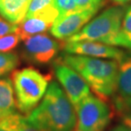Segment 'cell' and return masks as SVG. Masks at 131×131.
<instances>
[{
	"label": "cell",
	"instance_id": "cell-1",
	"mask_svg": "<svg viewBox=\"0 0 131 131\" xmlns=\"http://www.w3.org/2000/svg\"><path fill=\"white\" fill-rule=\"evenodd\" d=\"M38 131H76L75 106L57 82L49 84L45 95L27 117Z\"/></svg>",
	"mask_w": 131,
	"mask_h": 131
},
{
	"label": "cell",
	"instance_id": "cell-2",
	"mask_svg": "<svg viewBox=\"0 0 131 131\" xmlns=\"http://www.w3.org/2000/svg\"><path fill=\"white\" fill-rule=\"evenodd\" d=\"M86 81L96 96L107 101L116 92L118 62L95 57L65 54L60 58Z\"/></svg>",
	"mask_w": 131,
	"mask_h": 131
},
{
	"label": "cell",
	"instance_id": "cell-3",
	"mask_svg": "<svg viewBox=\"0 0 131 131\" xmlns=\"http://www.w3.org/2000/svg\"><path fill=\"white\" fill-rule=\"evenodd\" d=\"M124 12L125 9L122 6L108 8L65 42L95 41L107 45L124 47L131 50L130 44L122 31Z\"/></svg>",
	"mask_w": 131,
	"mask_h": 131
},
{
	"label": "cell",
	"instance_id": "cell-4",
	"mask_svg": "<svg viewBox=\"0 0 131 131\" xmlns=\"http://www.w3.org/2000/svg\"><path fill=\"white\" fill-rule=\"evenodd\" d=\"M50 80V75L43 74L33 67L15 70L12 72L15 103L21 113L28 115L38 106L45 95Z\"/></svg>",
	"mask_w": 131,
	"mask_h": 131
},
{
	"label": "cell",
	"instance_id": "cell-5",
	"mask_svg": "<svg viewBox=\"0 0 131 131\" xmlns=\"http://www.w3.org/2000/svg\"><path fill=\"white\" fill-rule=\"evenodd\" d=\"M106 102L98 96L90 94L76 105V131L106 130L114 113Z\"/></svg>",
	"mask_w": 131,
	"mask_h": 131
},
{
	"label": "cell",
	"instance_id": "cell-6",
	"mask_svg": "<svg viewBox=\"0 0 131 131\" xmlns=\"http://www.w3.org/2000/svg\"><path fill=\"white\" fill-rule=\"evenodd\" d=\"M62 45L45 33L36 34L24 41L23 56L36 65L50 62L57 56Z\"/></svg>",
	"mask_w": 131,
	"mask_h": 131
},
{
	"label": "cell",
	"instance_id": "cell-7",
	"mask_svg": "<svg viewBox=\"0 0 131 131\" xmlns=\"http://www.w3.org/2000/svg\"><path fill=\"white\" fill-rule=\"evenodd\" d=\"M54 70L57 79L74 106L90 94V88L86 81L61 59L54 62Z\"/></svg>",
	"mask_w": 131,
	"mask_h": 131
},
{
	"label": "cell",
	"instance_id": "cell-8",
	"mask_svg": "<svg viewBox=\"0 0 131 131\" xmlns=\"http://www.w3.org/2000/svg\"><path fill=\"white\" fill-rule=\"evenodd\" d=\"M66 54H78L101 59H112L118 61L125 54L115 46L95 41L65 42L62 44Z\"/></svg>",
	"mask_w": 131,
	"mask_h": 131
},
{
	"label": "cell",
	"instance_id": "cell-9",
	"mask_svg": "<svg viewBox=\"0 0 131 131\" xmlns=\"http://www.w3.org/2000/svg\"><path fill=\"white\" fill-rule=\"evenodd\" d=\"M99 10L100 9L95 8L58 16L50 28L52 36L61 40H67L79 32Z\"/></svg>",
	"mask_w": 131,
	"mask_h": 131
},
{
	"label": "cell",
	"instance_id": "cell-10",
	"mask_svg": "<svg viewBox=\"0 0 131 131\" xmlns=\"http://www.w3.org/2000/svg\"><path fill=\"white\" fill-rule=\"evenodd\" d=\"M59 15L56 5H50L34 14L32 16L25 18L18 25L15 32L22 41L36 34L43 33L50 29Z\"/></svg>",
	"mask_w": 131,
	"mask_h": 131
},
{
	"label": "cell",
	"instance_id": "cell-11",
	"mask_svg": "<svg viewBox=\"0 0 131 131\" xmlns=\"http://www.w3.org/2000/svg\"><path fill=\"white\" fill-rule=\"evenodd\" d=\"M118 62L116 92L112 97V106L131 102V51L125 52Z\"/></svg>",
	"mask_w": 131,
	"mask_h": 131
},
{
	"label": "cell",
	"instance_id": "cell-12",
	"mask_svg": "<svg viewBox=\"0 0 131 131\" xmlns=\"http://www.w3.org/2000/svg\"><path fill=\"white\" fill-rule=\"evenodd\" d=\"M32 0H0V15L13 24L19 25L27 15Z\"/></svg>",
	"mask_w": 131,
	"mask_h": 131
},
{
	"label": "cell",
	"instance_id": "cell-13",
	"mask_svg": "<svg viewBox=\"0 0 131 131\" xmlns=\"http://www.w3.org/2000/svg\"><path fill=\"white\" fill-rule=\"evenodd\" d=\"M16 109L14 88L10 78L0 79V120L13 113Z\"/></svg>",
	"mask_w": 131,
	"mask_h": 131
},
{
	"label": "cell",
	"instance_id": "cell-14",
	"mask_svg": "<svg viewBox=\"0 0 131 131\" xmlns=\"http://www.w3.org/2000/svg\"><path fill=\"white\" fill-rule=\"evenodd\" d=\"M20 58L12 52L0 53V78L14 71L19 65Z\"/></svg>",
	"mask_w": 131,
	"mask_h": 131
},
{
	"label": "cell",
	"instance_id": "cell-15",
	"mask_svg": "<svg viewBox=\"0 0 131 131\" xmlns=\"http://www.w3.org/2000/svg\"><path fill=\"white\" fill-rule=\"evenodd\" d=\"M21 117L22 115L16 112L4 117L0 120V131H20Z\"/></svg>",
	"mask_w": 131,
	"mask_h": 131
},
{
	"label": "cell",
	"instance_id": "cell-16",
	"mask_svg": "<svg viewBox=\"0 0 131 131\" xmlns=\"http://www.w3.org/2000/svg\"><path fill=\"white\" fill-rule=\"evenodd\" d=\"M112 110L123 124L131 129V102L112 106Z\"/></svg>",
	"mask_w": 131,
	"mask_h": 131
},
{
	"label": "cell",
	"instance_id": "cell-17",
	"mask_svg": "<svg viewBox=\"0 0 131 131\" xmlns=\"http://www.w3.org/2000/svg\"><path fill=\"white\" fill-rule=\"evenodd\" d=\"M20 37L16 32L0 37V53H7L14 49L20 42Z\"/></svg>",
	"mask_w": 131,
	"mask_h": 131
},
{
	"label": "cell",
	"instance_id": "cell-18",
	"mask_svg": "<svg viewBox=\"0 0 131 131\" xmlns=\"http://www.w3.org/2000/svg\"><path fill=\"white\" fill-rule=\"evenodd\" d=\"M54 4V0H32L30 6L28 8L27 15H26L25 18L32 16L34 14L38 13L40 10Z\"/></svg>",
	"mask_w": 131,
	"mask_h": 131
},
{
	"label": "cell",
	"instance_id": "cell-19",
	"mask_svg": "<svg viewBox=\"0 0 131 131\" xmlns=\"http://www.w3.org/2000/svg\"><path fill=\"white\" fill-rule=\"evenodd\" d=\"M74 3L77 12L90 9H101L104 5L105 0H72Z\"/></svg>",
	"mask_w": 131,
	"mask_h": 131
},
{
	"label": "cell",
	"instance_id": "cell-20",
	"mask_svg": "<svg viewBox=\"0 0 131 131\" xmlns=\"http://www.w3.org/2000/svg\"><path fill=\"white\" fill-rule=\"evenodd\" d=\"M122 31L126 40L131 46V6L125 9L122 22Z\"/></svg>",
	"mask_w": 131,
	"mask_h": 131
},
{
	"label": "cell",
	"instance_id": "cell-21",
	"mask_svg": "<svg viewBox=\"0 0 131 131\" xmlns=\"http://www.w3.org/2000/svg\"><path fill=\"white\" fill-rule=\"evenodd\" d=\"M18 25L13 24L0 17V37L16 32Z\"/></svg>",
	"mask_w": 131,
	"mask_h": 131
},
{
	"label": "cell",
	"instance_id": "cell-22",
	"mask_svg": "<svg viewBox=\"0 0 131 131\" xmlns=\"http://www.w3.org/2000/svg\"><path fill=\"white\" fill-rule=\"evenodd\" d=\"M20 131H38L36 128H34L32 125H31L28 123L27 119L22 116L21 120H20Z\"/></svg>",
	"mask_w": 131,
	"mask_h": 131
},
{
	"label": "cell",
	"instance_id": "cell-23",
	"mask_svg": "<svg viewBox=\"0 0 131 131\" xmlns=\"http://www.w3.org/2000/svg\"><path fill=\"white\" fill-rule=\"evenodd\" d=\"M110 131H131L129 128H128L126 125H124V124L116 125L115 127H113Z\"/></svg>",
	"mask_w": 131,
	"mask_h": 131
},
{
	"label": "cell",
	"instance_id": "cell-24",
	"mask_svg": "<svg viewBox=\"0 0 131 131\" xmlns=\"http://www.w3.org/2000/svg\"><path fill=\"white\" fill-rule=\"evenodd\" d=\"M112 1H113L114 3H116V4H117L122 5V4H126V3L131 1V0H112Z\"/></svg>",
	"mask_w": 131,
	"mask_h": 131
}]
</instances>
